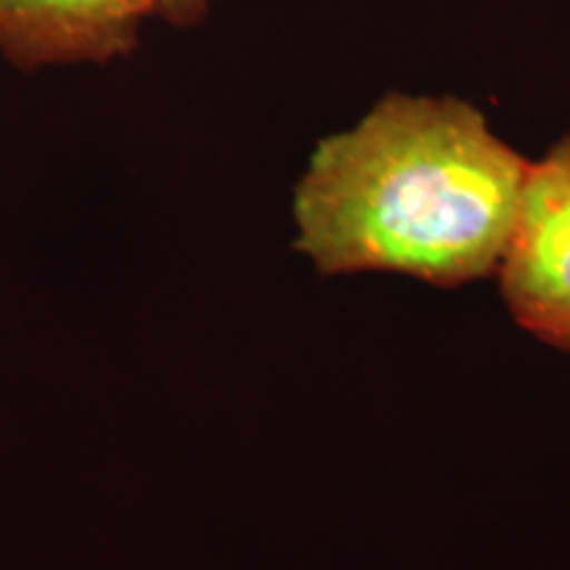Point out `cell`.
I'll return each instance as SVG.
<instances>
[{"label":"cell","mask_w":570,"mask_h":570,"mask_svg":"<svg viewBox=\"0 0 570 570\" xmlns=\"http://www.w3.org/2000/svg\"><path fill=\"white\" fill-rule=\"evenodd\" d=\"M529 167L475 104L391 90L312 148L291 198L294 248L323 277H497Z\"/></svg>","instance_id":"6da1fadb"},{"label":"cell","mask_w":570,"mask_h":570,"mask_svg":"<svg viewBox=\"0 0 570 570\" xmlns=\"http://www.w3.org/2000/svg\"><path fill=\"white\" fill-rule=\"evenodd\" d=\"M214 0H0V59L19 71L109 67L154 21L190 30Z\"/></svg>","instance_id":"7a4b0ae2"},{"label":"cell","mask_w":570,"mask_h":570,"mask_svg":"<svg viewBox=\"0 0 570 570\" xmlns=\"http://www.w3.org/2000/svg\"><path fill=\"white\" fill-rule=\"evenodd\" d=\"M497 281L512 320L570 354V132L531 161Z\"/></svg>","instance_id":"3957f363"}]
</instances>
